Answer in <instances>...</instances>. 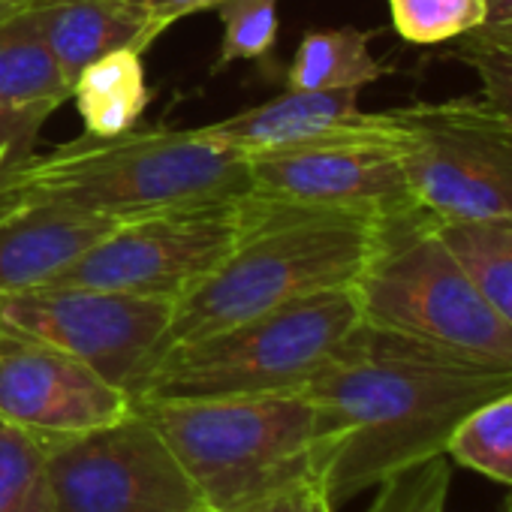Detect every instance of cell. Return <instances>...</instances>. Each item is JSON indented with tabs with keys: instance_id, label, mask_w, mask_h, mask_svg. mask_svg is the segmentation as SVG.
Listing matches in <instances>:
<instances>
[{
	"instance_id": "obj_13",
	"label": "cell",
	"mask_w": 512,
	"mask_h": 512,
	"mask_svg": "<svg viewBox=\"0 0 512 512\" xmlns=\"http://www.w3.org/2000/svg\"><path fill=\"white\" fill-rule=\"evenodd\" d=\"M202 139L238 154L287 151L311 145H392L398 127L392 112H362L359 91H287L263 106L244 109L232 118L193 127Z\"/></svg>"
},
{
	"instance_id": "obj_12",
	"label": "cell",
	"mask_w": 512,
	"mask_h": 512,
	"mask_svg": "<svg viewBox=\"0 0 512 512\" xmlns=\"http://www.w3.org/2000/svg\"><path fill=\"white\" fill-rule=\"evenodd\" d=\"M133 401L76 356L0 326V422L40 443L109 425L130 413Z\"/></svg>"
},
{
	"instance_id": "obj_26",
	"label": "cell",
	"mask_w": 512,
	"mask_h": 512,
	"mask_svg": "<svg viewBox=\"0 0 512 512\" xmlns=\"http://www.w3.org/2000/svg\"><path fill=\"white\" fill-rule=\"evenodd\" d=\"M235 512H335V503L329 497L323 473L314 470L308 476H299L263 497L250 500Z\"/></svg>"
},
{
	"instance_id": "obj_25",
	"label": "cell",
	"mask_w": 512,
	"mask_h": 512,
	"mask_svg": "<svg viewBox=\"0 0 512 512\" xmlns=\"http://www.w3.org/2000/svg\"><path fill=\"white\" fill-rule=\"evenodd\" d=\"M452 58L479 76L482 97L512 118V37L464 34L458 37Z\"/></svg>"
},
{
	"instance_id": "obj_24",
	"label": "cell",
	"mask_w": 512,
	"mask_h": 512,
	"mask_svg": "<svg viewBox=\"0 0 512 512\" xmlns=\"http://www.w3.org/2000/svg\"><path fill=\"white\" fill-rule=\"evenodd\" d=\"M449 485V458L437 455L380 482L368 512H446Z\"/></svg>"
},
{
	"instance_id": "obj_6",
	"label": "cell",
	"mask_w": 512,
	"mask_h": 512,
	"mask_svg": "<svg viewBox=\"0 0 512 512\" xmlns=\"http://www.w3.org/2000/svg\"><path fill=\"white\" fill-rule=\"evenodd\" d=\"M359 323L353 287L296 299L217 335L169 347L133 401L299 392Z\"/></svg>"
},
{
	"instance_id": "obj_23",
	"label": "cell",
	"mask_w": 512,
	"mask_h": 512,
	"mask_svg": "<svg viewBox=\"0 0 512 512\" xmlns=\"http://www.w3.org/2000/svg\"><path fill=\"white\" fill-rule=\"evenodd\" d=\"M223 19V46L214 70L235 61H260L278 40V0H223L217 4Z\"/></svg>"
},
{
	"instance_id": "obj_15",
	"label": "cell",
	"mask_w": 512,
	"mask_h": 512,
	"mask_svg": "<svg viewBox=\"0 0 512 512\" xmlns=\"http://www.w3.org/2000/svg\"><path fill=\"white\" fill-rule=\"evenodd\" d=\"M31 16L70 88L100 58L121 49L145 52L157 40L145 16L124 0H49L31 7Z\"/></svg>"
},
{
	"instance_id": "obj_19",
	"label": "cell",
	"mask_w": 512,
	"mask_h": 512,
	"mask_svg": "<svg viewBox=\"0 0 512 512\" xmlns=\"http://www.w3.org/2000/svg\"><path fill=\"white\" fill-rule=\"evenodd\" d=\"M437 229L485 302L512 329V217L467 223L437 220Z\"/></svg>"
},
{
	"instance_id": "obj_8",
	"label": "cell",
	"mask_w": 512,
	"mask_h": 512,
	"mask_svg": "<svg viewBox=\"0 0 512 512\" xmlns=\"http://www.w3.org/2000/svg\"><path fill=\"white\" fill-rule=\"evenodd\" d=\"M244 226L247 196L127 220L43 287H88L178 302L220 269Z\"/></svg>"
},
{
	"instance_id": "obj_4",
	"label": "cell",
	"mask_w": 512,
	"mask_h": 512,
	"mask_svg": "<svg viewBox=\"0 0 512 512\" xmlns=\"http://www.w3.org/2000/svg\"><path fill=\"white\" fill-rule=\"evenodd\" d=\"M163 434L205 506L235 512L320 470L323 422L302 392L133 401Z\"/></svg>"
},
{
	"instance_id": "obj_11",
	"label": "cell",
	"mask_w": 512,
	"mask_h": 512,
	"mask_svg": "<svg viewBox=\"0 0 512 512\" xmlns=\"http://www.w3.org/2000/svg\"><path fill=\"white\" fill-rule=\"evenodd\" d=\"M250 196L272 205L398 217L416 205L392 145H311L247 154Z\"/></svg>"
},
{
	"instance_id": "obj_20",
	"label": "cell",
	"mask_w": 512,
	"mask_h": 512,
	"mask_svg": "<svg viewBox=\"0 0 512 512\" xmlns=\"http://www.w3.org/2000/svg\"><path fill=\"white\" fill-rule=\"evenodd\" d=\"M446 458L512 488V389L458 422L446 443Z\"/></svg>"
},
{
	"instance_id": "obj_14",
	"label": "cell",
	"mask_w": 512,
	"mask_h": 512,
	"mask_svg": "<svg viewBox=\"0 0 512 512\" xmlns=\"http://www.w3.org/2000/svg\"><path fill=\"white\" fill-rule=\"evenodd\" d=\"M115 226L121 223L58 205L0 211V296L49 284Z\"/></svg>"
},
{
	"instance_id": "obj_32",
	"label": "cell",
	"mask_w": 512,
	"mask_h": 512,
	"mask_svg": "<svg viewBox=\"0 0 512 512\" xmlns=\"http://www.w3.org/2000/svg\"><path fill=\"white\" fill-rule=\"evenodd\" d=\"M506 512H512V500H509V506H506Z\"/></svg>"
},
{
	"instance_id": "obj_17",
	"label": "cell",
	"mask_w": 512,
	"mask_h": 512,
	"mask_svg": "<svg viewBox=\"0 0 512 512\" xmlns=\"http://www.w3.org/2000/svg\"><path fill=\"white\" fill-rule=\"evenodd\" d=\"M73 100L85 121V133L118 136L133 130L148 106L142 52L121 49L91 64L76 79Z\"/></svg>"
},
{
	"instance_id": "obj_1",
	"label": "cell",
	"mask_w": 512,
	"mask_h": 512,
	"mask_svg": "<svg viewBox=\"0 0 512 512\" xmlns=\"http://www.w3.org/2000/svg\"><path fill=\"white\" fill-rule=\"evenodd\" d=\"M512 389V371L482 368L365 323L299 389L320 410V473L332 503L446 455L458 422Z\"/></svg>"
},
{
	"instance_id": "obj_9",
	"label": "cell",
	"mask_w": 512,
	"mask_h": 512,
	"mask_svg": "<svg viewBox=\"0 0 512 512\" xmlns=\"http://www.w3.org/2000/svg\"><path fill=\"white\" fill-rule=\"evenodd\" d=\"M55 512H190L202 503L163 434L136 410L43 440Z\"/></svg>"
},
{
	"instance_id": "obj_22",
	"label": "cell",
	"mask_w": 512,
	"mask_h": 512,
	"mask_svg": "<svg viewBox=\"0 0 512 512\" xmlns=\"http://www.w3.org/2000/svg\"><path fill=\"white\" fill-rule=\"evenodd\" d=\"M395 31L419 46L458 40L485 25V0H389Z\"/></svg>"
},
{
	"instance_id": "obj_18",
	"label": "cell",
	"mask_w": 512,
	"mask_h": 512,
	"mask_svg": "<svg viewBox=\"0 0 512 512\" xmlns=\"http://www.w3.org/2000/svg\"><path fill=\"white\" fill-rule=\"evenodd\" d=\"M371 31L338 28L311 31L290 67L293 91H362L389 76V67L371 55Z\"/></svg>"
},
{
	"instance_id": "obj_3",
	"label": "cell",
	"mask_w": 512,
	"mask_h": 512,
	"mask_svg": "<svg viewBox=\"0 0 512 512\" xmlns=\"http://www.w3.org/2000/svg\"><path fill=\"white\" fill-rule=\"evenodd\" d=\"M380 226L377 217L290 208L247 196L244 235L214 275L175 302L166 350L296 299L353 287L380 241Z\"/></svg>"
},
{
	"instance_id": "obj_7",
	"label": "cell",
	"mask_w": 512,
	"mask_h": 512,
	"mask_svg": "<svg viewBox=\"0 0 512 512\" xmlns=\"http://www.w3.org/2000/svg\"><path fill=\"white\" fill-rule=\"evenodd\" d=\"M410 193L443 223L512 217V118L482 94L392 109Z\"/></svg>"
},
{
	"instance_id": "obj_28",
	"label": "cell",
	"mask_w": 512,
	"mask_h": 512,
	"mask_svg": "<svg viewBox=\"0 0 512 512\" xmlns=\"http://www.w3.org/2000/svg\"><path fill=\"white\" fill-rule=\"evenodd\" d=\"M124 4L133 7L139 16H145L154 37H160L166 28H172L175 22L193 16V13L217 10V4H223V0H124Z\"/></svg>"
},
{
	"instance_id": "obj_29",
	"label": "cell",
	"mask_w": 512,
	"mask_h": 512,
	"mask_svg": "<svg viewBox=\"0 0 512 512\" xmlns=\"http://www.w3.org/2000/svg\"><path fill=\"white\" fill-rule=\"evenodd\" d=\"M470 34L512 37V0H485V25Z\"/></svg>"
},
{
	"instance_id": "obj_5",
	"label": "cell",
	"mask_w": 512,
	"mask_h": 512,
	"mask_svg": "<svg viewBox=\"0 0 512 512\" xmlns=\"http://www.w3.org/2000/svg\"><path fill=\"white\" fill-rule=\"evenodd\" d=\"M353 290L365 326L482 368L512 371V329L485 302L428 211L413 208L383 220Z\"/></svg>"
},
{
	"instance_id": "obj_30",
	"label": "cell",
	"mask_w": 512,
	"mask_h": 512,
	"mask_svg": "<svg viewBox=\"0 0 512 512\" xmlns=\"http://www.w3.org/2000/svg\"><path fill=\"white\" fill-rule=\"evenodd\" d=\"M40 4H49V0H0V19L10 16V13H22V10L40 7Z\"/></svg>"
},
{
	"instance_id": "obj_31",
	"label": "cell",
	"mask_w": 512,
	"mask_h": 512,
	"mask_svg": "<svg viewBox=\"0 0 512 512\" xmlns=\"http://www.w3.org/2000/svg\"><path fill=\"white\" fill-rule=\"evenodd\" d=\"M190 512H217V509H211V506H205V503H199L196 509H190Z\"/></svg>"
},
{
	"instance_id": "obj_16",
	"label": "cell",
	"mask_w": 512,
	"mask_h": 512,
	"mask_svg": "<svg viewBox=\"0 0 512 512\" xmlns=\"http://www.w3.org/2000/svg\"><path fill=\"white\" fill-rule=\"evenodd\" d=\"M67 100H73V88L31 10L0 19V106L55 112Z\"/></svg>"
},
{
	"instance_id": "obj_10",
	"label": "cell",
	"mask_w": 512,
	"mask_h": 512,
	"mask_svg": "<svg viewBox=\"0 0 512 512\" xmlns=\"http://www.w3.org/2000/svg\"><path fill=\"white\" fill-rule=\"evenodd\" d=\"M175 302L88 287H31L0 296V326L34 335L124 389L133 401L166 353Z\"/></svg>"
},
{
	"instance_id": "obj_27",
	"label": "cell",
	"mask_w": 512,
	"mask_h": 512,
	"mask_svg": "<svg viewBox=\"0 0 512 512\" xmlns=\"http://www.w3.org/2000/svg\"><path fill=\"white\" fill-rule=\"evenodd\" d=\"M52 112L46 109H7L0 106V184L4 178L25 160L31 157L40 127L46 124Z\"/></svg>"
},
{
	"instance_id": "obj_2",
	"label": "cell",
	"mask_w": 512,
	"mask_h": 512,
	"mask_svg": "<svg viewBox=\"0 0 512 512\" xmlns=\"http://www.w3.org/2000/svg\"><path fill=\"white\" fill-rule=\"evenodd\" d=\"M250 196L247 157L196 130L85 133L25 157L0 184V211L58 205L118 223Z\"/></svg>"
},
{
	"instance_id": "obj_21",
	"label": "cell",
	"mask_w": 512,
	"mask_h": 512,
	"mask_svg": "<svg viewBox=\"0 0 512 512\" xmlns=\"http://www.w3.org/2000/svg\"><path fill=\"white\" fill-rule=\"evenodd\" d=\"M0 512H55L43 443L0 422Z\"/></svg>"
}]
</instances>
